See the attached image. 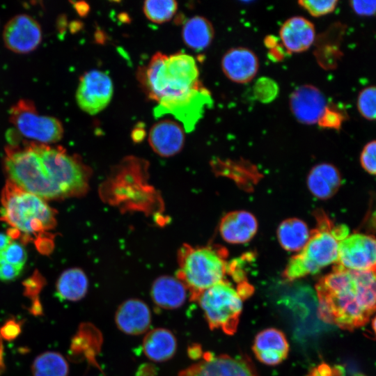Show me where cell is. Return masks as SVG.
<instances>
[{"mask_svg":"<svg viewBox=\"0 0 376 376\" xmlns=\"http://www.w3.org/2000/svg\"><path fill=\"white\" fill-rule=\"evenodd\" d=\"M319 318L345 330L366 324L376 312V272L336 265L315 285Z\"/></svg>","mask_w":376,"mask_h":376,"instance_id":"1","label":"cell"},{"mask_svg":"<svg viewBox=\"0 0 376 376\" xmlns=\"http://www.w3.org/2000/svg\"><path fill=\"white\" fill-rule=\"evenodd\" d=\"M1 219L10 226L12 239L34 242L38 249L47 253L53 248L49 231L56 224V211L45 200L19 188L7 180L1 196Z\"/></svg>","mask_w":376,"mask_h":376,"instance_id":"2","label":"cell"},{"mask_svg":"<svg viewBox=\"0 0 376 376\" xmlns=\"http://www.w3.org/2000/svg\"><path fill=\"white\" fill-rule=\"evenodd\" d=\"M137 74L147 96L157 102L164 97L184 94L202 84L194 58L182 52L170 56L157 52Z\"/></svg>","mask_w":376,"mask_h":376,"instance_id":"3","label":"cell"},{"mask_svg":"<svg viewBox=\"0 0 376 376\" xmlns=\"http://www.w3.org/2000/svg\"><path fill=\"white\" fill-rule=\"evenodd\" d=\"M317 227L299 253L291 258L283 272L284 278L292 281L337 263L339 244L348 235L345 225H334L322 212L316 214Z\"/></svg>","mask_w":376,"mask_h":376,"instance_id":"4","label":"cell"},{"mask_svg":"<svg viewBox=\"0 0 376 376\" xmlns=\"http://www.w3.org/2000/svg\"><path fill=\"white\" fill-rule=\"evenodd\" d=\"M226 251L217 246L184 244L178 251L176 277L186 286L191 301L207 288L224 280L228 272Z\"/></svg>","mask_w":376,"mask_h":376,"instance_id":"5","label":"cell"},{"mask_svg":"<svg viewBox=\"0 0 376 376\" xmlns=\"http://www.w3.org/2000/svg\"><path fill=\"white\" fill-rule=\"evenodd\" d=\"M39 157L61 199L84 195L89 188L90 167L78 155L68 154L62 147L29 143Z\"/></svg>","mask_w":376,"mask_h":376,"instance_id":"6","label":"cell"},{"mask_svg":"<svg viewBox=\"0 0 376 376\" xmlns=\"http://www.w3.org/2000/svg\"><path fill=\"white\" fill-rule=\"evenodd\" d=\"M4 167L9 180L23 190L44 200L61 199L37 154L27 143L6 146Z\"/></svg>","mask_w":376,"mask_h":376,"instance_id":"7","label":"cell"},{"mask_svg":"<svg viewBox=\"0 0 376 376\" xmlns=\"http://www.w3.org/2000/svg\"><path fill=\"white\" fill-rule=\"evenodd\" d=\"M210 329L234 334L242 310V299L237 289L224 280L203 291L196 300Z\"/></svg>","mask_w":376,"mask_h":376,"instance_id":"8","label":"cell"},{"mask_svg":"<svg viewBox=\"0 0 376 376\" xmlns=\"http://www.w3.org/2000/svg\"><path fill=\"white\" fill-rule=\"evenodd\" d=\"M10 122L17 131L36 143L48 144L60 141L63 127L57 118L40 114L33 102L20 100L11 107Z\"/></svg>","mask_w":376,"mask_h":376,"instance_id":"9","label":"cell"},{"mask_svg":"<svg viewBox=\"0 0 376 376\" xmlns=\"http://www.w3.org/2000/svg\"><path fill=\"white\" fill-rule=\"evenodd\" d=\"M212 104L211 93L201 84L184 94L161 99L152 113L155 118L173 115L182 123L187 132H191Z\"/></svg>","mask_w":376,"mask_h":376,"instance_id":"10","label":"cell"},{"mask_svg":"<svg viewBox=\"0 0 376 376\" xmlns=\"http://www.w3.org/2000/svg\"><path fill=\"white\" fill-rule=\"evenodd\" d=\"M178 376H260L251 359L244 355L214 356L205 352L203 359L181 370Z\"/></svg>","mask_w":376,"mask_h":376,"instance_id":"11","label":"cell"},{"mask_svg":"<svg viewBox=\"0 0 376 376\" xmlns=\"http://www.w3.org/2000/svg\"><path fill=\"white\" fill-rule=\"evenodd\" d=\"M336 264L347 269L376 272V236L348 234L339 244Z\"/></svg>","mask_w":376,"mask_h":376,"instance_id":"12","label":"cell"},{"mask_svg":"<svg viewBox=\"0 0 376 376\" xmlns=\"http://www.w3.org/2000/svg\"><path fill=\"white\" fill-rule=\"evenodd\" d=\"M113 90L112 81L107 74L97 70H91L79 79L76 100L84 111L95 115L109 104Z\"/></svg>","mask_w":376,"mask_h":376,"instance_id":"13","label":"cell"},{"mask_svg":"<svg viewBox=\"0 0 376 376\" xmlns=\"http://www.w3.org/2000/svg\"><path fill=\"white\" fill-rule=\"evenodd\" d=\"M6 47L18 54L33 51L42 40V30L38 22L30 15H17L6 24L3 31Z\"/></svg>","mask_w":376,"mask_h":376,"instance_id":"14","label":"cell"},{"mask_svg":"<svg viewBox=\"0 0 376 376\" xmlns=\"http://www.w3.org/2000/svg\"><path fill=\"white\" fill-rule=\"evenodd\" d=\"M327 107L324 95L312 84L299 86L289 97V107L292 114L299 123L304 125L318 123Z\"/></svg>","mask_w":376,"mask_h":376,"instance_id":"15","label":"cell"},{"mask_svg":"<svg viewBox=\"0 0 376 376\" xmlns=\"http://www.w3.org/2000/svg\"><path fill=\"white\" fill-rule=\"evenodd\" d=\"M259 66L257 55L245 47L230 48L221 60L224 75L231 81L239 84L251 81L256 76Z\"/></svg>","mask_w":376,"mask_h":376,"instance_id":"16","label":"cell"},{"mask_svg":"<svg viewBox=\"0 0 376 376\" xmlns=\"http://www.w3.org/2000/svg\"><path fill=\"white\" fill-rule=\"evenodd\" d=\"M279 37L285 50L289 53H302L307 51L316 40L314 24L303 16L288 18L281 26Z\"/></svg>","mask_w":376,"mask_h":376,"instance_id":"17","label":"cell"},{"mask_svg":"<svg viewBox=\"0 0 376 376\" xmlns=\"http://www.w3.org/2000/svg\"><path fill=\"white\" fill-rule=\"evenodd\" d=\"M114 319L119 330L125 334L135 336L148 331L152 316L146 303L132 298L125 300L118 307Z\"/></svg>","mask_w":376,"mask_h":376,"instance_id":"18","label":"cell"},{"mask_svg":"<svg viewBox=\"0 0 376 376\" xmlns=\"http://www.w3.org/2000/svg\"><path fill=\"white\" fill-rule=\"evenodd\" d=\"M252 350L259 361L275 366L287 358L289 343L283 331L276 328H267L257 334Z\"/></svg>","mask_w":376,"mask_h":376,"instance_id":"19","label":"cell"},{"mask_svg":"<svg viewBox=\"0 0 376 376\" xmlns=\"http://www.w3.org/2000/svg\"><path fill=\"white\" fill-rule=\"evenodd\" d=\"M148 141L152 149L161 157H171L183 148L185 133L182 127L171 120H163L150 129Z\"/></svg>","mask_w":376,"mask_h":376,"instance_id":"20","label":"cell"},{"mask_svg":"<svg viewBox=\"0 0 376 376\" xmlns=\"http://www.w3.org/2000/svg\"><path fill=\"white\" fill-rule=\"evenodd\" d=\"M258 223L256 217L246 211H234L226 214L219 224L222 238L231 244L249 241L256 235Z\"/></svg>","mask_w":376,"mask_h":376,"instance_id":"21","label":"cell"},{"mask_svg":"<svg viewBox=\"0 0 376 376\" xmlns=\"http://www.w3.org/2000/svg\"><path fill=\"white\" fill-rule=\"evenodd\" d=\"M187 289L177 277L161 276L157 278L150 289L153 303L163 309H176L186 301Z\"/></svg>","mask_w":376,"mask_h":376,"instance_id":"22","label":"cell"},{"mask_svg":"<svg viewBox=\"0 0 376 376\" xmlns=\"http://www.w3.org/2000/svg\"><path fill=\"white\" fill-rule=\"evenodd\" d=\"M177 347L176 337L166 328L149 331L142 343L145 355L154 362H164L171 359L175 355Z\"/></svg>","mask_w":376,"mask_h":376,"instance_id":"23","label":"cell"},{"mask_svg":"<svg viewBox=\"0 0 376 376\" xmlns=\"http://www.w3.org/2000/svg\"><path fill=\"white\" fill-rule=\"evenodd\" d=\"M341 178L338 170L332 164H319L311 170L307 185L313 195L320 199L334 196L340 187Z\"/></svg>","mask_w":376,"mask_h":376,"instance_id":"24","label":"cell"},{"mask_svg":"<svg viewBox=\"0 0 376 376\" xmlns=\"http://www.w3.org/2000/svg\"><path fill=\"white\" fill-rule=\"evenodd\" d=\"M214 33L211 22L203 16H194L189 19L182 31L185 44L195 52L207 48L212 42Z\"/></svg>","mask_w":376,"mask_h":376,"instance_id":"25","label":"cell"},{"mask_svg":"<svg viewBox=\"0 0 376 376\" xmlns=\"http://www.w3.org/2000/svg\"><path fill=\"white\" fill-rule=\"evenodd\" d=\"M88 289V277L81 269L77 267L63 272L56 283V293L61 300L79 301L85 297Z\"/></svg>","mask_w":376,"mask_h":376,"instance_id":"26","label":"cell"},{"mask_svg":"<svg viewBox=\"0 0 376 376\" xmlns=\"http://www.w3.org/2000/svg\"><path fill=\"white\" fill-rule=\"evenodd\" d=\"M310 235L306 223L297 218L284 220L277 231L281 246L288 251H300L306 244Z\"/></svg>","mask_w":376,"mask_h":376,"instance_id":"27","label":"cell"},{"mask_svg":"<svg viewBox=\"0 0 376 376\" xmlns=\"http://www.w3.org/2000/svg\"><path fill=\"white\" fill-rule=\"evenodd\" d=\"M31 370L32 376H68L69 364L61 353L47 351L34 359Z\"/></svg>","mask_w":376,"mask_h":376,"instance_id":"28","label":"cell"},{"mask_svg":"<svg viewBox=\"0 0 376 376\" xmlns=\"http://www.w3.org/2000/svg\"><path fill=\"white\" fill-rule=\"evenodd\" d=\"M178 9L173 0H148L143 3L146 17L152 22L162 24L170 20Z\"/></svg>","mask_w":376,"mask_h":376,"instance_id":"29","label":"cell"},{"mask_svg":"<svg viewBox=\"0 0 376 376\" xmlns=\"http://www.w3.org/2000/svg\"><path fill=\"white\" fill-rule=\"evenodd\" d=\"M357 108L363 118L376 120V86H369L360 91L357 98Z\"/></svg>","mask_w":376,"mask_h":376,"instance_id":"30","label":"cell"},{"mask_svg":"<svg viewBox=\"0 0 376 376\" xmlns=\"http://www.w3.org/2000/svg\"><path fill=\"white\" fill-rule=\"evenodd\" d=\"M297 3L311 16L320 17L333 13L337 7L338 1L300 0Z\"/></svg>","mask_w":376,"mask_h":376,"instance_id":"31","label":"cell"},{"mask_svg":"<svg viewBox=\"0 0 376 376\" xmlns=\"http://www.w3.org/2000/svg\"><path fill=\"white\" fill-rule=\"evenodd\" d=\"M1 258L8 263L23 268L27 259V253L22 244L13 240L2 252Z\"/></svg>","mask_w":376,"mask_h":376,"instance_id":"32","label":"cell"},{"mask_svg":"<svg viewBox=\"0 0 376 376\" xmlns=\"http://www.w3.org/2000/svg\"><path fill=\"white\" fill-rule=\"evenodd\" d=\"M345 119L338 109L327 105L318 124L323 128L340 130Z\"/></svg>","mask_w":376,"mask_h":376,"instance_id":"33","label":"cell"},{"mask_svg":"<svg viewBox=\"0 0 376 376\" xmlns=\"http://www.w3.org/2000/svg\"><path fill=\"white\" fill-rule=\"evenodd\" d=\"M360 163L366 172L376 175V140L364 146L360 155Z\"/></svg>","mask_w":376,"mask_h":376,"instance_id":"34","label":"cell"},{"mask_svg":"<svg viewBox=\"0 0 376 376\" xmlns=\"http://www.w3.org/2000/svg\"><path fill=\"white\" fill-rule=\"evenodd\" d=\"M45 284V280L38 272H35L31 276L23 282L24 287V295L31 299V301L39 299V295Z\"/></svg>","mask_w":376,"mask_h":376,"instance_id":"35","label":"cell"},{"mask_svg":"<svg viewBox=\"0 0 376 376\" xmlns=\"http://www.w3.org/2000/svg\"><path fill=\"white\" fill-rule=\"evenodd\" d=\"M22 330V322L10 318L0 327V337L3 340L11 341L20 335Z\"/></svg>","mask_w":376,"mask_h":376,"instance_id":"36","label":"cell"},{"mask_svg":"<svg viewBox=\"0 0 376 376\" xmlns=\"http://www.w3.org/2000/svg\"><path fill=\"white\" fill-rule=\"evenodd\" d=\"M350 6L353 12L362 17H370L376 14V0L351 1Z\"/></svg>","mask_w":376,"mask_h":376,"instance_id":"37","label":"cell"},{"mask_svg":"<svg viewBox=\"0 0 376 376\" xmlns=\"http://www.w3.org/2000/svg\"><path fill=\"white\" fill-rule=\"evenodd\" d=\"M23 268L13 265L0 260V281H11L17 279L22 273Z\"/></svg>","mask_w":376,"mask_h":376,"instance_id":"38","label":"cell"},{"mask_svg":"<svg viewBox=\"0 0 376 376\" xmlns=\"http://www.w3.org/2000/svg\"><path fill=\"white\" fill-rule=\"evenodd\" d=\"M333 372L326 363H321L313 368L308 376H333Z\"/></svg>","mask_w":376,"mask_h":376,"instance_id":"39","label":"cell"},{"mask_svg":"<svg viewBox=\"0 0 376 376\" xmlns=\"http://www.w3.org/2000/svg\"><path fill=\"white\" fill-rule=\"evenodd\" d=\"M28 311L34 316H40L43 315V308L40 299L31 301L30 306L27 308Z\"/></svg>","mask_w":376,"mask_h":376,"instance_id":"40","label":"cell"},{"mask_svg":"<svg viewBox=\"0 0 376 376\" xmlns=\"http://www.w3.org/2000/svg\"><path fill=\"white\" fill-rule=\"evenodd\" d=\"M76 11L81 17L85 16L89 11V6L84 1L72 2Z\"/></svg>","mask_w":376,"mask_h":376,"instance_id":"41","label":"cell"},{"mask_svg":"<svg viewBox=\"0 0 376 376\" xmlns=\"http://www.w3.org/2000/svg\"><path fill=\"white\" fill-rule=\"evenodd\" d=\"M145 130L143 127H140L139 125L134 127L132 132V137L134 141L139 142L143 140L145 137Z\"/></svg>","mask_w":376,"mask_h":376,"instance_id":"42","label":"cell"},{"mask_svg":"<svg viewBox=\"0 0 376 376\" xmlns=\"http://www.w3.org/2000/svg\"><path fill=\"white\" fill-rule=\"evenodd\" d=\"M12 241L13 239L8 234L0 233V260L2 252Z\"/></svg>","mask_w":376,"mask_h":376,"instance_id":"43","label":"cell"},{"mask_svg":"<svg viewBox=\"0 0 376 376\" xmlns=\"http://www.w3.org/2000/svg\"><path fill=\"white\" fill-rule=\"evenodd\" d=\"M189 355L192 359H198L201 356V348L199 345H193L189 347Z\"/></svg>","mask_w":376,"mask_h":376,"instance_id":"44","label":"cell"},{"mask_svg":"<svg viewBox=\"0 0 376 376\" xmlns=\"http://www.w3.org/2000/svg\"><path fill=\"white\" fill-rule=\"evenodd\" d=\"M4 349L3 340L0 337V375L4 372L6 365L4 363Z\"/></svg>","mask_w":376,"mask_h":376,"instance_id":"45","label":"cell"},{"mask_svg":"<svg viewBox=\"0 0 376 376\" xmlns=\"http://www.w3.org/2000/svg\"><path fill=\"white\" fill-rule=\"evenodd\" d=\"M372 327H373V330L376 336V315L374 317L373 320V322H372Z\"/></svg>","mask_w":376,"mask_h":376,"instance_id":"46","label":"cell"}]
</instances>
